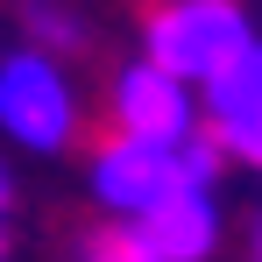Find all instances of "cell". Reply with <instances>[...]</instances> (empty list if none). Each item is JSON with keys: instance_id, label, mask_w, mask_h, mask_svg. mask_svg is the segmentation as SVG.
I'll use <instances>...</instances> for the list:
<instances>
[{"instance_id": "obj_1", "label": "cell", "mask_w": 262, "mask_h": 262, "mask_svg": "<svg viewBox=\"0 0 262 262\" xmlns=\"http://www.w3.org/2000/svg\"><path fill=\"white\" fill-rule=\"evenodd\" d=\"M184 149V142H177ZM220 177H199L184 170L149 206V213L135 220H114L99 241H92V255H128V262H206L220 248V199H213Z\"/></svg>"}, {"instance_id": "obj_2", "label": "cell", "mask_w": 262, "mask_h": 262, "mask_svg": "<svg viewBox=\"0 0 262 262\" xmlns=\"http://www.w3.org/2000/svg\"><path fill=\"white\" fill-rule=\"evenodd\" d=\"M248 43H255V29H248L241 0H170L142 29V57L170 64L177 78H191V85L220 78Z\"/></svg>"}, {"instance_id": "obj_3", "label": "cell", "mask_w": 262, "mask_h": 262, "mask_svg": "<svg viewBox=\"0 0 262 262\" xmlns=\"http://www.w3.org/2000/svg\"><path fill=\"white\" fill-rule=\"evenodd\" d=\"M0 135L21 142L29 156H57L78 135V99L57 71L50 50H7L0 57Z\"/></svg>"}, {"instance_id": "obj_4", "label": "cell", "mask_w": 262, "mask_h": 262, "mask_svg": "<svg viewBox=\"0 0 262 262\" xmlns=\"http://www.w3.org/2000/svg\"><path fill=\"white\" fill-rule=\"evenodd\" d=\"M177 177H184L177 142H156V135L114 128L106 142H99V156H92V199H99L114 220H135V213H149V206L170 191Z\"/></svg>"}, {"instance_id": "obj_5", "label": "cell", "mask_w": 262, "mask_h": 262, "mask_svg": "<svg viewBox=\"0 0 262 262\" xmlns=\"http://www.w3.org/2000/svg\"><path fill=\"white\" fill-rule=\"evenodd\" d=\"M114 128L128 135H156V142H184V135L206 128V99L191 78H177L170 64H156V57H142L128 64L121 78H114Z\"/></svg>"}, {"instance_id": "obj_6", "label": "cell", "mask_w": 262, "mask_h": 262, "mask_svg": "<svg viewBox=\"0 0 262 262\" xmlns=\"http://www.w3.org/2000/svg\"><path fill=\"white\" fill-rule=\"evenodd\" d=\"M199 99H206V128H213L220 142L248 163V156H255V142H262V36L241 50L220 78H206Z\"/></svg>"}, {"instance_id": "obj_7", "label": "cell", "mask_w": 262, "mask_h": 262, "mask_svg": "<svg viewBox=\"0 0 262 262\" xmlns=\"http://www.w3.org/2000/svg\"><path fill=\"white\" fill-rule=\"evenodd\" d=\"M29 21H36V36H43V43H64V50L85 43V29H78L64 7H50V0H36V7H29Z\"/></svg>"}, {"instance_id": "obj_8", "label": "cell", "mask_w": 262, "mask_h": 262, "mask_svg": "<svg viewBox=\"0 0 262 262\" xmlns=\"http://www.w3.org/2000/svg\"><path fill=\"white\" fill-rule=\"evenodd\" d=\"M7 199H14V184H7V170H0V220H7Z\"/></svg>"}, {"instance_id": "obj_9", "label": "cell", "mask_w": 262, "mask_h": 262, "mask_svg": "<svg viewBox=\"0 0 262 262\" xmlns=\"http://www.w3.org/2000/svg\"><path fill=\"white\" fill-rule=\"evenodd\" d=\"M248 163H255V170H262V142H255V156H248Z\"/></svg>"}, {"instance_id": "obj_10", "label": "cell", "mask_w": 262, "mask_h": 262, "mask_svg": "<svg viewBox=\"0 0 262 262\" xmlns=\"http://www.w3.org/2000/svg\"><path fill=\"white\" fill-rule=\"evenodd\" d=\"M255 255H262V220H255Z\"/></svg>"}, {"instance_id": "obj_11", "label": "cell", "mask_w": 262, "mask_h": 262, "mask_svg": "<svg viewBox=\"0 0 262 262\" xmlns=\"http://www.w3.org/2000/svg\"><path fill=\"white\" fill-rule=\"evenodd\" d=\"M0 255H7V227H0Z\"/></svg>"}]
</instances>
